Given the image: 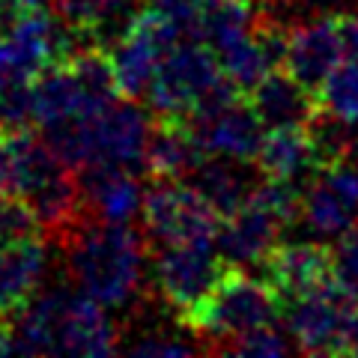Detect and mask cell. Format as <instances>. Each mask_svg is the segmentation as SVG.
<instances>
[{"mask_svg": "<svg viewBox=\"0 0 358 358\" xmlns=\"http://www.w3.org/2000/svg\"><path fill=\"white\" fill-rule=\"evenodd\" d=\"M3 138H6V134H3V129H0V143H3Z\"/></svg>", "mask_w": 358, "mask_h": 358, "instance_id": "f546056e", "label": "cell"}, {"mask_svg": "<svg viewBox=\"0 0 358 358\" xmlns=\"http://www.w3.org/2000/svg\"><path fill=\"white\" fill-rule=\"evenodd\" d=\"M317 102L329 114L358 122V66L352 60H343L322 81V87L317 90Z\"/></svg>", "mask_w": 358, "mask_h": 358, "instance_id": "7402d4cb", "label": "cell"}, {"mask_svg": "<svg viewBox=\"0 0 358 358\" xmlns=\"http://www.w3.org/2000/svg\"><path fill=\"white\" fill-rule=\"evenodd\" d=\"M51 6L66 27L93 36L110 48L147 3L141 0H51Z\"/></svg>", "mask_w": 358, "mask_h": 358, "instance_id": "ffe728a7", "label": "cell"}, {"mask_svg": "<svg viewBox=\"0 0 358 358\" xmlns=\"http://www.w3.org/2000/svg\"><path fill=\"white\" fill-rule=\"evenodd\" d=\"M122 331L108 317L102 301L87 293L63 289L57 320H54V352L69 355H114L120 352Z\"/></svg>", "mask_w": 358, "mask_h": 358, "instance_id": "9c48e42d", "label": "cell"}, {"mask_svg": "<svg viewBox=\"0 0 358 358\" xmlns=\"http://www.w3.org/2000/svg\"><path fill=\"white\" fill-rule=\"evenodd\" d=\"M206 159L192 120L182 117H152V131L143 152V173L150 179H182L188 182L192 173Z\"/></svg>", "mask_w": 358, "mask_h": 358, "instance_id": "5bb4252c", "label": "cell"}, {"mask_svg": "<svg viewBox=\"0 0 358 358\" xmlns=\"http://www.w3.org/2000/svg\"><path fill=\"white\" fill-rule=\"evenodd\" d=\"M251 3H257V0H251Z\"/></svg>", "mask_w": 358, "mask_h": 358, "instance_id": "4dcf8cb0", "label": "cell"}, {"mask_svg": "<svg viewBox=\"0 0 358 358\" xmlns=\"http://www.w3.org/2000/svg\"><path fill=\"white\" fill-rule=\"evenodd\" d=\"M251 105L260 114L266 129H287V126H301L305 129L310 117L317 114V93L308 90L301 81H296L284 66L268 72L251 93Z\"/></svg>", "mask_w": 358, "mask_h": 358, "instance_id": "ac0fdd59", "label": "cell"}, {"mask_svg": "<svg viewBox=\"0 0 358 358\" xmlns=\"http://www.w3.org/2000/svg\"><path fill=\"white\" fill-rule=\"evenodd\" d=\"M358 301L338 287L287 301L284 320L301 355H346V329Z\"/></svg>", "mask_w": 358, "mask_h": 358, "instance_id": "8992f818", "label": "cell"}, {"mask_svg": "<svg viewBox=\"0 0 358 358\" xmlns=\"http://www.w3.org/2000/svg\"><path fill=\"white\" fill-rule=\"evenodd\" d=\"M188 120H192L206 155H230V159L257 162V152H260V143L266 138V126L254 110L248 93H239L230 102L212 110H200Z\"/></svg>", "mask_w": 358, "mask_h": 358, "instance_id": "30bf717a", "label": "cell"}, {"mask_svg": "<svg viewBox=\"0 0 358 358\" xmlns=\"http://www.w3.org/2000/svg\"><path fill=\"white\" fill-rule=\"evenodd\" d=\"M260 268L284 301L320 293L334 284L331 245L326 242H281Z\"/></svg>", "mask_w": 358, "mask_h": 358, "instance_id": "4fadbf2b", "label": "cell"}, {"mask_svg": "<svg viewBox=\"0 0 358 358\" xmlns=\"http://www.w3.org/2000/svg\"><path fill=\"white\" fill-rule=\"evenodd\" d=\"M301 218L326 239L358 227V162L322 167L301 192Z\"/></svg>", "mask_w": 358, "mask_h": 358, "instance_id": "52a82bcc", "label": "cell"}, {"mask_svg": "<svg viewBox=\"0 0 358 358\" xmlns=\"http://www.w3.org/2000/svg\"><path fill=\"white\" fill-rule=\"evenodd\" d=\"M33 99H36V126L39 131L66 126L81 117H96L87 105L81 81L72 69V63H57L42 69L33 78Z\"/></svg>", "mask_w": 358, "mask_h": 358, "instance_id": "d6986e66", "label": "cell"}, {"mask_svg": "<svg viewBox=\"0 0 358 358\" xmlns=\"http://www.w3.org/2000/svg\"><path fill=\"white\" fill-rule=\"evenodd\" d=\"M30 236H42L39 221L30 212V206L18 197L0 194V248L15 245L21 239H30Z\"/></svg>", "mask_w": 358, "mask_h": 358, "instance_id": "cb8c5ba5", "label": "cell"}, {"mask_svg": "<svg viewBox=\"0 0 358 358\" xmlns=\"http://www.w3.org/2000/svg\"><path fill=\"white\" fill-rule=\"evenodd\" d=\"M257 167L266 179L289 182L296 188L310 185V179L322 171L317 147H313L308 129L287 126V129H266V138L257 152Z\"/></svg>", "mask_w": 358, "mask_h": 358, "instance_id": "2e32d148", "label": "cell"}, {"mask_svg": "<svg viewBox=\"0 0 358 358\" xmlns=\"http://www.w3.org/2000/svg\"><path fill=\"white\" fill-rule=\"evenodd\" d=\"M13 352V320L0 313V355Z\"/></svg>", "mask_w": 358, "mask_h": 358, "instance_id": "83f0119b", "label": "cell"}, {"mask_svg": "<svg viewBox=\"0 0 358 358\" xmlns=\"http://www.w3.org/2000/svg\"><path fill=\"white\" fill-rule=\"evenodd\" d=\"M331 272H334V287L343 296L358 301V227L346 230L331 245Z\"/></svg>", "mask_w": 358, "mask_h": 358, "instance_id": "d4e9b609", "label": "cell"}, {"mask_svg": "<svg viewBox=\"0 0 358 358\" xmlns=\"http://www.w3.org/2000/svg\"><path fill=\"white\" fill-rule=\"evenodd\" d=\"M0 75H3V33H0Z\"/></svg>", "mask_w": 358, "mask_h": 358, "instance_id": "f1b7e54d", "label": "cell"}, {"mask_svg": "<svg viewBox=\"0 0 358 358\" xmlns=\"http://www.w3.org/2000/svg\"><path fill=\"white\" fill-rule=\"evenodd\" d=\"M66 275L75 289L105 308H131L150 293V242L138 224L87 218L63 245Z\"/></svg>", "mask_w": 358, "mask_h": 358, "instance_id": "6da1fadb", "label": "cell"}, {"mask_svg": "<svg viewBox=\"0 0 358 358\" xmlns=\"http://www.w3.org/2000/svg\"><path fill=\"white\" fill-rule=\"evenodd\" d=\"M221 212L182 179H150L143 215V230L150 248L164 245H215L221 230Z\"/></svg>", "mask_w": 358, "mask_h": 358, "instance_id": "277c9868", "label": "cell"}, {"mask_svg": "<svg viewBox=\"0 0 358 358\" xmlns=\"http://www.w3.org/2000/svg\"><path fill=\"white\" fill-rule=\"evenodd\" d=\"M150 131L152 110H143L134 99H117L93 117V162H114L131 171H143Z\"/></svg>", "mask_w": 358, "mask_h": 358, "instance_id": "7c38bea8", "label": "cell"}, {"mask_svg": "<svg viewBox=\"0 0 358 358\" xmlns=\"http://www.w3.org/2000/svg\"><path fill=\"white\" fill-rule=\"evenodd\" d=\"M233 263L218 245H164L150 254V293L176 322H185L212 296Z\"/></svg>", "mask_w": 358, "mask_h": 358, "instance_id": "3957f363", "label": "cell"}, {"mask_svg": "<svg viewBox=\"0 0 358 358\" xmlns=\"http://www.w3.org/2000/svg\"><path fill=\"white\" fill-rule=\"evenodd\" d=\"M155 9L176 21L179 30L185 33V39H197V24H200V15H203V6L206 0H147Z\"/></svg>", "mask_w": 358, "mask_h": 358, "instance_id": "484cf974", "label": "cell"}, {"mask_svg": "<svg viewBox=\"0 0 358 358\" xmlns=\"http://www.w3.org/2000/svg\"><path fill=\"white\" fill-rule=\"evenodd\" d=\"M289 352H299L293 334L281 331L275 322V326H263L242 334L239 341H233L227 346L224 355H289Z\"/></svg>", "mask_w": 358, "mask_h": 358, "instance_id": "603a6c76", "label": "cell"}, {"mask_svg": "<svg viewBox=\"0 0 358 358\" xmlns=\"http://www.w3.org/2000/svg\"><path fill=\"white\" fill-rule=\"evenodd\" d=\"M48 272V239L30 236L0 248V313L15 320L33 299Z\"/></svg>", "mask_w": 358, "mask_h": 358, "instance_id": "9a60e30c", "label": "cell"}, {"mask_svg": "<svg viewBox=\"0 0 358 358\" xmlns=\"http://www.w3.org/2000/svg\"><path fill=\"white\" fill-rule=\"evenodd\" d=\"M224 78L215 51L200 39H182L162 60L155 81L147 93L152 117H182L194 114L197 102Z\"/></svg>", "mask_w": 358, "mask_h": 358, "instance_id": "5b68a950", "label": "cell"}, {"mask_svg": "<svg viewBox=\"0 0 358 358\" xmlns=\"http://www.w3.org/2000/svg\"><path fill=\"white\" fill-rule=\"evenodd\" d=\"M36 126V99L30 78H0V129L21 134Z\"/></svg>", "mask_w": 358, "mask_h": 358, "instance_id": "44dd1931", "label": "cell"}, {"mask_svg": "<svg viewBox=\"0 0 358 358\" xmlns=\"http://www.w3.org/2000/svg\"><path fill=\"white\" fill-rule=\"evenodd\" d=\"M75 171L90 218L110 224H141L147 192L138 179V171L114 162H90Z\"/></svg>", "mask_w": 358, "mask_h": 358, "instance_id": "8fae6325", "label": "cell"}, {"mask_svg": "<svg viewBox=\"0 0 358 358\" xmlns=\"http://www.w3.org/2000/svg\"><path fill=\"white\" fill-rule=\"evenodd\" d=\"M284 308V296L266 278H254L242 266H230L212 296L182 326L203 346V355H224L242 334L281 322Z\"/></svg>", "mask_w": 358, "mask_h": 358, "instance_id": "7a4b0ae2", "label": "cell"}, {"mask_svg": "<svg viewBox=\"0 0 358 358\" xmlns=\"http://www.w3.org/2000/svg\"><path fill=\"white\" fill-rule=\"evenodd\" d=\"M341 27H343L346 60H352L358 66V15H341Z\"/></svg>", "mask_w": 358, "mask_h": 358, "instance_id": "4316f807", "label": "cell"}, {"mask_svg": "<svg viewBox=\"0 0 358 358\" xmlns=\"http://www.w3.org/2000/svg\"><path fill=\"white\" fill-rule=\"evenodd\" d=\"M263 179L266 176L260 167H257V162L230 159V155H206L188 182H192L224 218V215H230V212H236L242 203H248Z\"/></svg>", "mask_w": 358, "mask_h": 358, "instance_id": "e0dca14e", "label": "cell"}, {"mask_svg": "<svg viewBox=\"0 0 358 358\" xmlns=\"http://www.w3.org/2000/svg\"><path fill=\"white\" fill-rule=\"evenodd\" d=\"M343 57L341 15H308L289 24L284 69L313 93L343 63Z\"/></svg>", "mask_w": 358, "mask_h": 358, "instance_id": "ba28073f", "label": "cell"}]
</instances>
